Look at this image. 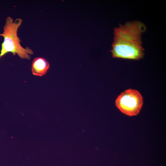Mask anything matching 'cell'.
<instances>
[{"instance_id": "cell-1", "label": "cell", "mask_w": 166, "mask_h": 166, "mask_svg": "<svg viewBox=\"0 0 166 166\" xmlns=\"http://www.w3.org/2000/svg\"><path fill=\"white\" fill-rule=\"evenodd\" d=\"M146 30L139 21L127 22L114 29L113 41L110 50L113 58L138 60L144 55L141 35Z\"/></svg>"}, {"instance_id": "cell-2", "label": "cell", "mask_w": 166, "mask_h": 166, "mask_svg": "<svg viewBox=\"0 0 166 166\" xmlns=\"http://www.w3.org/2000/svg\"><path fill=\"white\" fill-rule=\"evenodd\" d=\"M22 22L21 18L14 21L10 17L6 18L3 27V31L0 36L4 38L2 44L0 58L8 52H11L13 56L17 54L22 59H30V55L33 54V50L29 47H23L20 42L21 41L17 35V30Z\"/></svg>"}, {"instance_id": "cell-3", "label": "cell", "mask_w": 166, "mask_h": 166, "mask_svg": "<svg viewBox=\"0 0 166 166\" xmlns=\"http://www.w3.org/2000/svg\"><path fill=\"white\" fill-rule=\"evenodd\" d=\"M143 104L142 96L137 90L132 89H127L117 97L115 105L123 113L129 116L137 115Z\"/></svg>"}, {"instance_id": "cell-4", "label": "cell", "mask_w": 166, "mask_h": 166, "mask_svg": "<svg viewBox=\"0 0 166 166\" xmlns=\"http://www.w3.org/2000/svg\"><path fill=\"white\" fill-rule=\"evenodd\" d=\"M49 66V63L45 58L41 57L35 58L32 62V71L33 74L42 76L46 73Z\"/></svg>"}]
</instances>
